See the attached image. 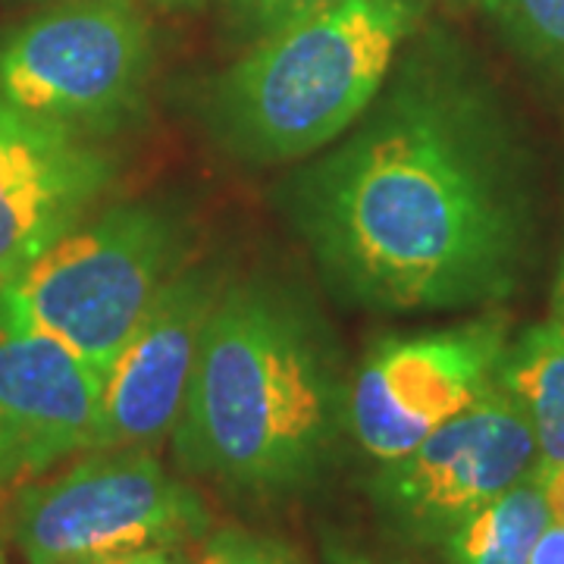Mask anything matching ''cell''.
I'll return each mask as SVG.
<instances>
[{"mask_svg": "<svg viewBox=\"0 0 564 564\" xmlns=\"http://www.w3.org/2000/svg\"><path fill=\"white\" fill-rule=\"evenodd\" d=\"M295 217L329 280L389 314L502 302L533 236L514 135L443 54L408 63L304 173Z\"/></svg>", "mask_w": 564, "mask_h": 564, "instance_id": "1", "label": "cell"}, {"mask_svg": "<svg viewBox=\"0 0 564 564\" xmlns=\"http://www.w3.org/2000/svg\"><path fill=\"white\" fill-rule=\"evenodd\" d=\"M343 411L314 314L273 282H236L204 326L173 448L198 477L285 496L321 477Z\"/></svg>", "mask_w": 564, "mask_h": 564, "instance_id": "2", "label": "cell"}, {"mask_svg": "<svg viewBox=\"0 0 564 564\" xmlns=\"http://www.w3.org/2000/svg\"><path fill=\"white\" fill-rule=\"evenodd\" d=\"M417 17V0H336L263 35L217 79L214 132L258 163L329 148L377 101Z\"/></svg>", "mask_w": 564, "mask_h": 564, "instance_id": "3", "label": "cell"}, {"mask_svg": "<svg viewBox=\"0 0 564 564\" xmlns=\"http://www.w3.org/2000/svg\"><path fill=\"white\" fill-rule=\"evenodd\" d=\"M180 263L182 236L170 217L120 204L44 248L0 285V304L104 377Z\"/></svg>", "mask_w": 564, "mask_h": 564, "instance_id": "4", "label": "cell"}, {"mask_svg": "<svg viewBox=\"0 0 564 564\" xmlns=\"http://www.w3.org/2000/svg\"><path fill=\"white\" fill-rule=\"evenodd\" d=\"M151 29L135 0H66L0 39V98L76 135L139 117Z\"/></svg>", "mask_w": 564, "mask_h": 564, "instance_id": "5", "label": "cell"}, {"mask_svg": "<svg viewBox=\"0 0 564 564\" xmlns=\"http://www.w3.org/2000/svg\"><path fill=\"white\" fill-rule=\"evenodd\" d=\"M207 533V508L144 445L98 448L17 502L25 564H107Z\"/></svg>", "mask_w": 564, "mask_h": 564, "instance_id": "6", "label": "cell"}, {"mask_svg": "<svg viewBox=\"0 0 564 564\" xmlns=\"http://www.w3.org/2000/svg\"><path fill=\"white\" fill-rule=\"evenodd\" d=\"M536 464L540 448L524 408L496 380L417 448L386 462L373 477V502L404 540L443 545L455 527Z\"/></svg>", "mask_w": 564, "mask_h": 564, "instance_id": "7", "label": "cell"}, {"mask_svg": "<svg viewBox=\"0 0 564 564\" xmlns=\"http://www.w3.org/2000/svg\"><path fill=\"white\" fill-rule=\"evenodd\" d=\"M505 351L502 314L430 336L386 339L364 358L348 389L351 436L380 464L402 458L499 380Z\"/></svg>", "mask_w": 564, "mask_h": 564, "instance_id": "8", "label": "cell"}, {"mask_svg": "<svg viewBox=\"0 0 564 564\" xmlns=\"http://www.w3.org/2000/svg\"><path fill=\"white\" fill-rule=\"evenodd\" d=\"M101 380L0 304V489L35 484L63 458L95 448Z\"/></svg>", "mask_w": 564, "mask_h": 564, "instance_id": "9", "label": "cell"}, {"mask_svg": "<svg viewBox=\"0 0 564 564\" xmlns=\"http://www.w3.org/2000/svg\"><path fill=\"white\" fill-rule=\"evenodd\" d=\"M207 270H180L104 370L98 448L154 445L173 433L195 373L204 326L220 299Z\"/></svg>", "mask_w": 564, "mask_h": 564, "instance_id": "10", "label": "cell"}, {"mask_svg": "<svg viewBox=\"0 0 564 564\" xmlns=\"http://www.w3.org/2000/svg\"><path fill=\"white\" fill-rule=\"evenodd\" d=\"M110 185V163L82 135L0 98V285L79 226Z\"/></svg>", "mask_w": 564, "mask_h": 564, "instance_id": "11", "label": "cell"}, {"mask_svg": "<svg viewBox=\"0 0 564 564\" xmlns=\"http://www.w3.org/2000/svg\"><path fill=\"white\" fill-rule=\"evenodd\" d=\"M499 383L524 408L540 462L564 464V333L540 323L508 343Z\"/></svg>", "mask_w": 564, "mask_h": 564, "instance_id": "12", "label": "cell"}, {"mask_svg": "<svg viewBox=\"0 0 564 564\" xmlns=\"http://www.w3.org/2000/svg\"><path fill=\"white\" fill-rule=\"evenodd\" d=\"M549 524L540 464L443 540L448 564H527Z\"/></svg>", "mask_w": 564, "mask_h": 564, "instance_id": "13", "label": "cell"}, {"mask_svg": "<svg viewBox=\"0 0 564 564\" xmlns=\"http://www.w3.org/2000/svg\"><path fill=\"white\" fill-rule=\"evenodd\" d=\"M505 39L543 79L564 91V0H484Z\"/></svg>", "mask_w": 564, "mask_h": 564, "instance_id": "14", "label": "cell"}, {"mask_svg": "<svg viewBox=\"0 0 564 564\" xmlns=\"http://www.w3.org/2000/svg\"><path fill=\"white\" fill-rule=\"evenodd\" d=\"M195 564H304V558L276 536H263L245 527H223L204 533Z\"/></svg>", "mask_w": 564, "mask_h": 564, "instance_id": "15", "label": "cell"}, {"mask_svg": "<svg viewBox=\"0 0 564 564\" xmlns=\"http://www.w3.org/2000/svg\"><path fill=\"white\" fill-rule=\"evenodd\" d=\"M329 3L336 0H229V13H232V25L242 35L258 41L307 13H317Z\"/></svg>", "mask_w": 564, "mask_h": 564, "instance_id": "16", "label": "cell"}, {"mask_svg": "<svg viewBox=\"0 0 564 564\" xmlns=\"http://www.w3.org/2000/svg\"><path fill=\"white\" fill-rule=\"evenodd\" d=\"M543 496L549 508V524H564V464H543Z\"/></svg>", "mask_w": 564, "mask_h": 564, "instance_id": "17", "label": "cell"}, {"mask_svg": "<svg viewBox=\"0 0 564 564\" xmlns=\"http://www.w3.org/2000/svg\"><path fill=\"white\" fill-rule=\"evenodd\" d=\"M527 564H564V524H545Z\"/></svg>", "mask_w": 564, "mask_h": 564, "instance_id": "18", "label": "cell"}, {"mask_svg": "<svg viewBox=\"0 0 564 564\" xmlns=\"http://www.w3.org/2000/svg\"><path fill=\"white\" fill-rule=\"evenodd\" d=\"M323 564H383L370 558L367 552H358L355 545L343 543L339 536H326L323 540Z\"/></svg>", "mask_w": 564, "mask_h": 564, "instance_id": "19", "label": "cell"}, {"mask_svg": "<svg viewBox=\"0 0 564 564\" xmlns=\"http://www.w3.org/2000/svg\"><path fill=\"white\" fill-rule=\"evenodd\" d=\"M107 564H185L180 558H173L166 549H148V552H135V555H126V558H117V562Z\"/></svg>", "mask_w": 564, "mask_h": 564, "instance_id": "20", "label": "cell"}, {"mask_svg": "<svg viewBox=\"0 0 564 564\" xmlns=\"http://www.w3.org/2000/svg\"><path fill=\"white\" fill-rule=\"evenodd\" d=\"M552 323L558 326L564 333V263H562V273H558V285H555V302H552Z\"/></svg>", "mask_w": 564, "mask_h": 564, "instance_id": "21", "label": "cell"}, {"mask_svg": "<svg viewBox=\"0 0 564 564\" xmlns=\"http://www.w3.org/2000/svg\"><path fill=\"white\" fill-rule=\"evenodd\" d=\"M166 7H188V3H198V0H161Z\"/></svg>", "mask_w": 564, "mask_h": 564, "instance_id": "22", "label": "cell"}, {"mask_svg": "<svg viewBox=\"0 0 564 564\" xmlns=\"http://www.w3.org/2000/svg\"><path fill=\"white\" fill-rule=\"evenodd\" d=\"M0 564H3V552H0Z\"/></svg>", "mask_w": 564, "mask_h": 564, "instance_id": "23", "label": "cell"}]
</instances>
